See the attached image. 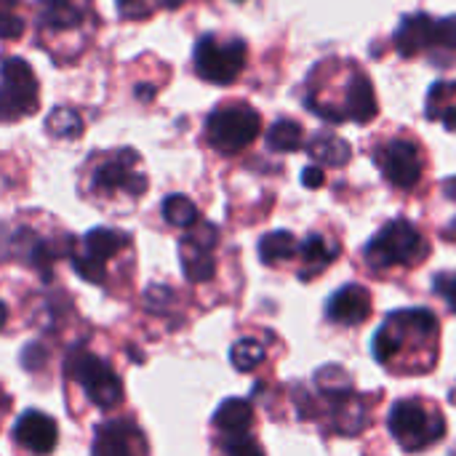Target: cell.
I'll use <instances>...</instances> for the list:
<instances>
[{
	"mask_svg": "<svg viewBox=\"0 0 456 456\" xmlns=\"http://www.w3.org/2000/svg\"><path fill=\"white\" fill-rule=\"evenodd\" d=\"M363 254L371 270L414 267L430 256V246L409 219H393L366 243Z\"/></svg>",
	"mask_w": 456,
	"mask_h": 456,
	"instance_id": "6da1fadb",
	"label": "cell"
},
{
	"mask_svg": "<svg viewBox=\"0 0 456 456\" xmlns=\"http://www.w3.org/2000/svg\"><path fill=\"white\" fill-rule=\"evenodd\" d=\"M387 428H390L395 444L409 454L428 452L430 446L441 444L446 436L444 414L436 409H428L422 401H414V398L398 401L390 409Z\"/></svg>",
	"mask_w": 456,
	"mask_h": 456,
	"instance_id": "7a4b0ae2",
	"label": "cell"
},
{
	"mask_svg": "<svg viewBox=\"0 0 456 456\" xmlns=\"http://www.w3.org/2000/svg\"><path fill=\"white\" fill-rule=\"evenodd\" d=\"M262 131L259 112L246 102H230L216 107L206 118V139L214 150L232 155L246 150Z\"/></svg>",
	"mask_w": 456,
	"mask_h": 456,
	"instance_id": "3957f363",
	"label": "cell"
},
{
	"mask_svg": "<svg viewBox=\"0 0 456 456\" xmlns=\"http://www.w3.org/2000/svg\"><path fill=\"white\" fill-rule=\"evenodd\" d=\"M409 334L417 337V339L433 342L438 337L436 313L428 310V307H409V310H398V313L387 315V321L382 323V329L371 339L374 361L382 363V366L395 361V355L403 350V342H406Z\"/></svg>",
	"mask_w": 456,
	"mask_h": 456,
	"instance_id": "277c9868",
	"label": "cell"
},
{
	"mask_svg": "<svg viewBox=\"0 0 456 456\" xmlns=\"http://www.w3.org/2000/svg\"><path fill=\"white\" fill-rule=\"evenodd\" d=\"M64 371H67L69 379H75V382L86 390V395H88V401H91L94 406L110 411V409H115V406L123 401V385H120V379H118L115 371H112L102 358H96L94 353L75 347V350L67 355Z\"/></svg>",
	"mask_w": 456,
	"mask_h": 456,
	"instance_id": "5b68a950",
	"label": "cell"
},
{
	"mask_svg": "<svg viewBox=\"0 0 456 456\" xmlns=\"http://www.w3.org/2000/svg\"><path fill=\"white\" fill-rule=\"evenodd\" d=\"M40 88L32 67L19 56L0 61V123H13L37 110Z\"/></svg>",
	"mask_w": 456,
	"mask_h": 456,
	"instance_id": "8992f818",
	"label": "cell"
},
{
	"mask_svg": "<svg viewBox=\"0 0 456 456\" xmlns=\"http://www.w3.org/2000/svg\"><path fill=\"white\" fill-rule=\"evenodd\" d=\"M246 43L243 40H219L216 35H203L195 45V72L214 83L230 86L246 69Z\"/></svg>",
	"mask_w": 456,
	"mask_h": 456,
	"instance_id": "52a82bcc",
	"label": "cell"
},
{
	"mask_svg": "<svg viewBox=\"0 0 456 456\" xmlns=\"http://www.w3.org/2000/svg\"><path fill=\"white\" fill-rule=\"evenodd\" d=\"M377 163L385 179L398 190H414L422 179V152L419 144L409 139H393L377 152Z\"/></svg>",
	"mask_w": 456,
	"mask_h": 456,
	"instance_id": "ba28073f",
	"label": "cell"
},
{
	"mask_svg": "<svg viewBox=\"0 0 456 456\" xmlns=\"http://www.w3.org/2000/svg\"><path fill=\"white\" fill-rule=\"evenodd\" d=\"M134 163H139V155L134 150H120L115 158L104 160L96 174H94V187L102 192H115V190H126L128 195L139 198L147 190V176L134 171Z\"/></svg>",
	"mask_w": 456,
	"mask_h": 456,
	"instance_id": "9c48e42d",
	"label": "cell"
},
{
	"mask_svg": "<svg viewBox=\"0 0 456 456\" xmlns=\"http://www.w3.org/2000/svg\"><path fill=\"white\" fill-rule=\"evenodd\" d=\"M91 456H147V444L134 422L110 419L96 428Z\"/></svg>",
	"mask_w": 456,
	"mask_h": 456,
	"instance_id": "30bf717a",
	"label": "cell"
},
{
	"mask_svg": "<svg viewBox=\"0 0 456 456\" xmlns=\"http://www.w3.org/2000/svg\"><path fill=\"white\" fill-rule=\"evenodd\" d=\"M13 441H16L21 449L32 452V454L45 456L56 449V444H59V430H56V422H53L48 414L32 409V411H24V414L16 419V425H13Z\"/></svg>",
	"mask_w": 456,
	"mask_h": 456,
	"instance_id": "8fae6325",
	"label": "cell"
},
{
	"mask_svg": "<svg viewBox=\"0 0 456 456\" xmlns=\"http://www.w3.org/2000/svg\"><path fill=\"white\" fill-rule=\"evenodd\" d=\"M329 321L339 326H361L371 315V291L361 283H347L337 294H331L326 305Z\"/></svg>",
	"mask_w": 456,
	"mask_h": 456,
	"instance_id": "7c38bea8",
	"label": "cell"
},
{
	"mask_svg": "<svg viewBox=\"0 0 456 456\" xmlns=\"http://www.w3.org/2000/svg\"><path fill=\"white\" fill-rule=\"evenodd\" d=\"M395 51L401 56H417L422 51H430L436 43V19L428 13H411L401 21V27L393 35Z\"/></svg>",
	"mask_w": 456,
	"mask_h": 456,
	"instance_id": "4fadbf2b",
	"label": "cell"
},
{
	"mask_svg": "<svg viewBox=\"0 0 456 456\" xmlns=\"http://www.w3.org/2000/svg\"><path fill=\"white\" fill-rule=\"evenodd\" d=\"M315 387L318 395L334 409L337 417H345L355 401V390H353V379L347 377V371L342 366H326L315 374Z\"/></svg>",
	"mask_w": 456,
	"mask_h": 456,
	"instance_id": "5bb4252c",
	"label": "cell"
},
{
	"mask_svg": "<svg viewBox=\"0 0 456 456\" xmlns=\"http://www.w3.org/2000/svg\"><path fill=\"white\" fill-rule=\"evenodd\" d=\"M37 5H40V27L56 32L80 27L91 11V0H37Z\"/></svg>",
	"mask_w": 456,
	"mask_h": 456,
	"instance_id": "9a60e30c",
	"label": "cell"
},
{
	"mask_svg": "<svg viewBox=\"0 0 456 456\" xmlns=\"http://www.w3.org/2000/svg\"><path fill=\"white\" fill-rule=\"evenodd\" d=\"M345 120H355V123H369L377 118V96L371 88V80L366 77V72L353 69L350 83H347V102H345Z\"/></svg>",
	"mask_w": 456,
	"mask_h": 456,
	"instance_id": "2e32d148",
	"label": "cell"
},
{
	"mask_svg": "<svg viewBox=\"0 0 456 456\" xmlns=\"http://www.w3.org/2000/svg\"><path fill=\"white\" fill-rule=\"evenodd\" d=\"M299 256H302V265L305 270L299 273L302 281H310L315 275H321L337 256H339V243L334 240H326L323 235H310L299 243Z\"/></svg>",
	"mask_w": 456,
	"mask_h": 456,
	"instance_id": "e0dca14e",
	"label": "cell"
},
{
	"mask_svg": "<svg viewBox=\"0 0 456 456\" xmlns=\"http://www.w3.org/2000/svg\"><path fill=\"white\" fill-rule=\"evenodd\" d=\"M131 243V238L120 230H110V227H96L91 232H86L83 238V254L99 265H104L107 259H112L115 254H120L126 246Z\"/></svg>",
	"mask_w": 456,
	"mask_h": 456,
	"instance_id": "ac0fdd59",
	"label": "cell"
},
{
	"mask_svg": "<svg viewBox=\"0 0 456 456\" xmlns=\"http://www.w3.org/2000/svg\"><path fill=\"white\" fill-rule=\"evenodd\" d=\"M251 422H254V409H251V403L243 401V398H230V401H224V403L216 409V414H214V425H216L222 433H227V436L248 433Z\"/></svg>",
	"mask_w": 456,
	"mask_h": 456,
	"instance_id": "d6986e66",
	"label": "cell"
},
{
	"mask_svg": "<svg viewBox=\"0 0 456 456\" xmlns=\"http://www.w3.org/2000/svg\"><path fill=\"white\" fill-rule=\"evenodd\" d=\"M307 150H310V155H313L318 163L331 166V168H342V166H347L350 158H353V147H350L345 139L334 136V134H318V136L310 142Z\"/></svg>",
	"mask_w": 456,
	"mask_h": 456,
	"instance_id": "ffe728a7",
	"label": "cell"
},
{
	"mask_svg": "<svg viewBox=\"0 0 456 456\" xmlns=\"http://www.w3.org/2000/svg\"><path fill=\"white\" fill-rule=\"evenodd\" d=\"M179 256H182V270H184V278H187V281H192V283H206V281L214 278L216 262H214L211 251H203V248L192 246L190 240H182Z\"/></svg>",
	"mask_w": 456,
	"mask_h": 456,
	"instance_id": "44dd1931",
	"label": "cell"
},
{
	"mask_svg": "<svg viewBox=\"0 0 456 456\" xmlns=\"http://www.w3.org/2000/svg\"><path fill=\"white\" fill-rule=\"evenodd\" d=\"M297 238L286 230H275V232H267L262 240H259V259L265 265H278V262H286L297 254Z\"/></svg>",
	"mask_w": 456,
	"mask_h": 456,
	"instance_id": "7402d4cb",
	"label": "cell"
},
{
	"mask_svg": "<svg viewBox=\"0 0 456 456\" xmlns=\"http://www.w3.org/2000/svg\"><path fill=\"white\" fill-rule=\"evenodd\" d=\"M83 128H86L83 118L69 107H56L45 118V131L53 139H77L83 134Z\"/></svg>",
	"mask_w": 456,
	"mask_h": 456,
	"instance_id": "603a6c76",
	"label": "cell"
},
{
	"mask_svg": "<svg viewBox=\"0 0 456 456\" xmlns=\"http://www.w3.org/2000/svg\"><path fill=\"white\" fill-rule=\"evenodd\" d=\"M302 126L297 120H275L267 131V147L273 152H297L302 147Z\"/></svg>",
	"mask_w": 456,
	"mask_h": 456,
	"instance_id": "cb8c5ba5",
	"label": "cell"
},
{
	"mask_svg": "<svg viewBox=\"0 0 456 456\" xmlns=\"http://www.w3.org/2000/svg\"><path fill=\"white\" fill-rule=\"evenodd\" d=\"M428 53L436 64H444V67L452 64L456 53V16H446L436 21V43Z\"/></svg>",
	"mask_w": 456,
	"mask_h": 456,
	"instance_id": "d4e9b609",
	"label": "cell"
},
{
	"mask_svg": "<svg viewBox=\"0 0 456 456\" xmlns=\"http://www.w3.org/2000/svg\"><path fill=\"white\" fill-rule=\"evenodd\" d=\"M163 216L174 227H192L198 224V208L187 195H168L163 200Z\"/></svg>",
	"mask_w": 456,
	"mask_h": 456,
	"instance_id": "484cf974",
	"label": "cell"
},
{
	"mask_svg": "<svg viewBox=\"0 0 456 456\" xmlns=\"http://www.w3.org/2000/svg\"><path fill=\"white\" fill-rule=\"evenodd\" d=\"M230 361L238 371H254L262 361H265V347L256 339H240L232 345L230 350Z\"/></svg>",
	"mask_w": 456,
	"mask_h": 456,
	"instance_id": "4316f807",
	"label": "cell"
},
{
	"mask_svg": "<svg viewBox=\"0 0 456 456\" xmlns=\"http://www.w3.org/2000/svg\"><path fill=\"white\" fill-rule=\"evenodd\" d=\"M19 0H0V40H16L24 35V19L16 16Z\"/></svg>",
	"mask_w": 456,
	"mask_h": 456,
	"instance_id": "83f0119b",
	"label": "cell"
},
{
	"mask_svg": "<svg viewBox=\"0 0 456 456\" xmlns=\"http://www.w3.org/2000/svg\"><path fill=\"white\" fill-rule=\"evenodd\" d=\"M224 454L227 456H265V449L246 433L227 436L224 438Z\"/></svg>",
	"mask_w": 456,
	"mask_h": 456,
	"instance_id": "f1b7e54d",
	"label": "cell"
},
{
	"mask_svg": "<svg viewBox=\"0 0 456 456\" xmlns=\"http://www.w3.org/2000/svg\"><path fill=\"white\" fill-rule=\"evenodd\" d=\"M184 240H190L192 246H198L203 251H211L219 240V230L208 222H198V224H192V232Z\"/></svg>",
	"mask_w": 456,
	"mask_h": 456,
	"instance_id": "f546056e",
	"label": "cell"
},
{
	"mask_svg": "<svg viewBox=\"0 0 456 456\" xmlns=\"http://www.w3.org/2000/svg\"><path fill=\"white\" fill-rule=\"evenodd\" d=\"M72 267H75V273H77L80 278H86V281H91V283H96V286L104 283V265L88 259L86 254H75V256H72Z\"/></svg>",
	"mask_w": 456,
	"mask_h": 456,
	"instance_id": "4dcf8cb0",
	"label": "cell"
},
{
	"mask_svg": "<svg viewBox=\"0 0 456 456\" xmlns=\"http://www.w3.org/2000/svg\"><path fill=\"white\" fill-rule=\"evenodd\" d=\"M456 94V86L454 83H449V80H438L433 88H430V94H428V118H438V112H441V104H446V99L449 96H454Z\"/></svg>",
	"mask_w": 456,
	"mask_h": 456,
	"instance_id": "1f68e13d",
	"label": "cell"
},
{
	"mask_svg": "<svg viewBox=\"0 0 456 456\" xmlns=\"http://www.w3.org/2000/svg\"><path fill=\"white\" fill-rule=\"evenodd\" d=\"M436 294L446 299V305L456 313V273H441L436 275Z\"/></svg>",
	"mask_w": 456,
	"mask_h": 456,
	"instance_id": "d6a6232c",
	"label": "cell"
},
{
	"mask_svg": "<svg viewBox=\"0 0 456 456\" xmlns=\"http://www.w3.org/2000/svg\"><path fill=\"white\" fill-rule=\"evenodd\" d=\"M171 302V291L166 286H150V291L144 294V305L147 310H155V313H163Z\"/></svg>",
	"mask_w": 456,
	"mask_h": 456,
	"instance_id": "836d02e7",
	"label": "cell"
},
{
	"mask_svg": "<svg viewBox=\"0 0 456 456\" xmlns=\"http://www.w3.org/2000/svg\"><path fill=\"white\" fill-rule=\"evenodd\" d=\"M21 363H24L27 371H37L40 363H45V350L40 345H35V342L27 345V350L21 353Z\"/></svg>",
	"mask_w": 456,
	"mask_h": 456,
	"instance_id": "e575fe53",
	"label": "cell"
},
{
	"mask_svg": "<svg viewBox=\"0 0 456 456\" xmlns=\"http://www.w3.org/2000/svg\"><path fill=\"white\" fill-rule=\"evenodd\" d=\"M323 182H326V176H323V168H318V166H307V168L302 171V184H305V187H310V190H318Z\"/></svg>",
	"mask_w": 456,
	"mask_h": 456,
	"instance_id": "d590c367",
	"label": "cell"
},
{
	"mask_svg": "<svg viewBox=\"0 0 456 456\" xmlns=\"http://www.w3.org/2000/svg\"><path fill=\"white\" fill-rule=\"evenodd\" d=\"M441 120H444V126H446L449 131H456V104L446 107V110L441 112Z\"/></svg>",
	"mask_w": 456,
	"mask_h": 456,
	"instance_id": "8d00e7d4",
	"label": "cell"
},
{
	"mask_svg": "<svg viewBox=\"0 0 456 456\" xmlns=\"http://www.w3.org/2000/svg\"><path fill=\"white\" fill-rule=\"evenodd\" d=\"M136 99H139V102H144V104H147V102H152V99H155V88H152V86H147V83L136 86Z\"/></svg>",
	"mask_w": 456,
	"mask_h": 456,
	"instance_id": "74e56055",
	"label": "cell"
},
{
	"mask_svg": "<svg viewBox=\"0 0 456 456\" xmlns=\"http://www.w3.org/2000/svg\"><path fill=\"white\" fill-rule=\"evenodd\" d=\"M444 192H446V198L456 200V176H454V179H449V182L444 184Z\"/></svg>",
	"mask_w": 456,
	"mask_h": 456,
	"instance_id": "f35d334b",
	"label": "cell"
},
{
	"mask_svg": "<svg viewBox=\"0 0 456 456\" xmlns=\"http://www.w3.org/2000/svg\"><path fill=\"white\" fill-rule=\"evenodd\" d=\"M158 3H160L163 8H179V5H182L184 0H158Z\"/></svg>",
	"mask_w": 456,
	"mask_h": 456,
	"instance_id": "ab89813d",
	"label": "cell"
},
{
	"mask_svg": "<svg viewBox=\"0 0 456 456\" xmlns=\"http://www.w3.org/2000/svg\"><path fill=\"white\" fill-rule=\"evenodd\" d=\"M5 321H8V310H5V305L0 302V329L5 326Z\"/></svg>",
	"mask_w": 456,
	"mask_h": 456,
	"instance_id": "60d3db41",
	"label": "cell"
},
{
	"mask_svg": "<svg viewBox=\"0 0 456 456\" xmlns=\"http://www.w3.org/2000/svg\"><path fill=\"white\" fill-rule=\"evenodd\" d=\"M446 238H454V240H456V219H454V224H452V227L446 230Z\"/></svg>",
	"mask_w": 456,
	"mask_h": 456,
	"instance_id": "b9f144b4",
	"label": "cell"
}]
</instances>
